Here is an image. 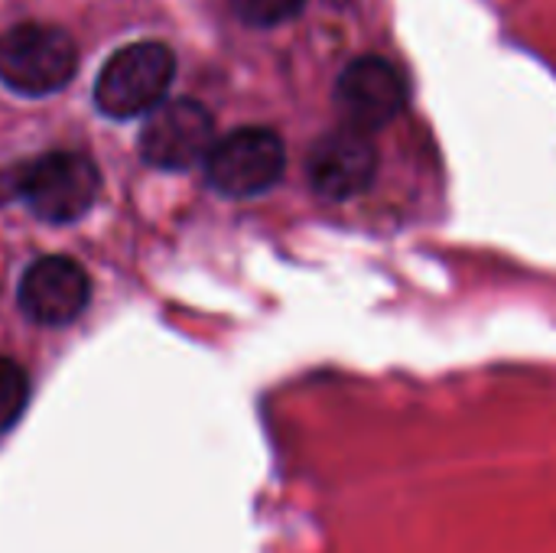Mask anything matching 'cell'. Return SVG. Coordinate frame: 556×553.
Listing matches in <instances>:
<instances>
[{"label":"cell","mask_w":556,"mask_h":553,"mask_svg":"<svg viewBox=\"0 0 556 553\" xmlns=\"http://www.w3.org/2000/svg\"><path fill=\"white\" fill-rule=\"evenodd\" d=\"M306 0H231L235 13L251 26H277L293 20Z\"/></svg>","instance_id":"obj_10"},{"label":"cell","mask_w":556,"mask_h":553,"mask_svg":"<svg viewBox=\"0 0 556 553\" xmlns=\"http://www.w3.org/2000/svg\"><path fill=\"white\" fill-rule=\"evenodd\" d=\"M287 150L283 140L267 127H238L215 140L205 176L212 189L231 199H251L274 189L283 176Z\"/></svg>","instance_id":"obj_4"},{"label":"cell","mask_w":556,"mask_h":553,"mask_svg":"<svg viewBox=\"0 0 556 553\" xmlns=\"http://www.w3.org/2000/svg\"><path fill=\"white\" fill-rule=\"evenodd\" d=\"M91 300V280L72 257L52 254L29 264L20 280V310L39 326L75 323Z\"/></svg>","instance_id":"obj_8"},{"label":"cell","mask_w":556,"mask_h":553,"mask_svg":"<svg viewBox=\"0 0 556 553\" xmlns=\"http://www.w3.org/2000/svg\"><path fill=\"white\" fill-rule=\"evenodd\" d=\"M215 147V121L192 98L163 101L147 114L140 130V156L156 169H189L205 163Z\"/></svg>","instance_id":"obj_5"},{"label":"cell","mask_w":556,"mask_h":553,"mask_svg":"<svg viewBox=\"0 0 556 553\" xmlns=\"http://www.w3.org/2000/svg\"><path fill=\"white\" fill-rule=\"evenodd\" d=\"M26 401H29L26 372H23L13 359L0 355V433L10 430V427L20 420Z\"/></svg>","instance_id":"obj_9"},{"label":"cell","mask_w":556,"mask_h":553,"mask_svg":"<svg viewBox=\"0 0 556 553\" xmlns=\"http://www.w3.org/2000/svg\"><path fill=\"white\" fill-rule=\"evenodd\" d=\"M75 65V42L59 26L20 23L0 36V81L20 95L39 98L65 88Z\"/></svg>","instance_id":"obj_3"},{"label":"cell","mask_w":556,"mask_h":553,"mask_svg":"<svg viewBox=\"0 0 556 553\" xmlns=\"http://www.w3.org/2000/svg\"><path fill=\"white\" fill-rule=\"evenodd\" d=\"M407 101L404 78L397 68L378 55H362L349 62L336 81V104L345 117V127L371 134L391 124Z\"/></svg>","instance_id":"obj_6"},{"label":"cell","mask_w":556,"mask_h":553,"mask_svg":"<svg viewBox=\"0 0 556 553\" xmlns=\"http://www.w3.org/2000/svg\"><path fill=\"white\" fill-rule=\"evenodd\" d=\"M173 72H176V55L169 46L153 39L124 46L104 62L94 81V104L98 111L117 121L150 114L166 101Z\"/></svg>","instance_id":"obj_2"},{"label":"cell","mask_w":556,"mask_h":553,"mask_svg":"<svg viewBox=\"0 0 556 553\" xmlns=\"http://www.w3.org/2000/svg\"><path fill=\"white\" fill-rule=\"evenodd\" d=\"M101 189L94 163L81 153L55 150L26 166L0 173V202L23 199L29 212L49 225H65L81 218Z\"/></svg>","instance_id":"obj_1"},{"label":"cell","mask_w":556,"mask_h":553,"mask_svg":"<svg viewBox=\"0 0 556 553\" xmlns=\"http://www.w3.org/2000/svg\"><path fill=\"white\" fill-rule=\"evenodd\" d=\"M378 173V150L368 134L355 127H339L319 137L306 160L309 186L319 199L349 202L362 196Z\"/></svg>","instance_id":"obj_7"}]
</instances>
